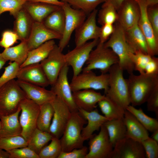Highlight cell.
I'll return each instance as SVG.
<instances>
[{
  "mask_svg": "<svg viewBox=\"0 0 158 158\" xmlns=\"http://www.w3.org/2000/svg\"><path fill=\"white\" fill-rule=\"evenodd\" d=\"M114 25L113 33L104 44L111 49L117 56L119 60L118 64L120 67L131 74L135 70L129 55L135 51L127 42L125 29L117 21Z\"/></svg>",
  "mask_w": 158,
  "mask_h": 158,
  "instance_id": "6da1fadb",
  "label": "cell"
},
{
  "mask_svg": "<svg viewBox=\"0 0 158 158\" xmlns=\"http://www.w3.org/2000/svg\"><path fill=\"white\" fill-rule=\"evenodd\" d=\"M129 90L130 104L140 106L146 102L150 95L158 85V75H151L133 73L127 79Z\"/></svg>",
  "mask_w": 158,
  "mask_h": 158,
  "instance_id": "7a4b0ae2",
  "label": "cell"
},
{
  "mask_svg": "<svg viewBox=\"0 0 158 158\" xmlns=\"http://www.w3.org/2000/svg\"><path fill=\"white\" fill-rule=\"evenodd\" d=\"M123 71L118 63L111 67L108 72L109 88L105 95L126 109L130 100L128 82L123 77Z\"/></svg>",
  "mask_w": 158,
  "mask_h": 158,
  "instance_id": "3957f363",
  "label": "cell"
},
{
  "mask_svg": "<svg viewBox=\"0 0 158 158\" xmlns=\"http://www.w3.org/2000/svg\"><path fill=\"white\" fill-rule=\"evenodd\" d=\"M87 122L78 111L71 113L63 133L59 139L62 152H69L84 146L85 140L82 137L81 132Z\"/></svg>",
  "mask_w": 158,
  "mask_h": 158,
  "instance_id": "277c9868",
  "label": "cell"
},
{
  "mask_svg": "<svg viewBox=\"0 0 158 158\" xmlns=\"http://www.w3.org/2000/svg\"><path fill=\"white\" fill-rule=\"evenodd\" d=\"M26 96L13 79L0 87V116L9 115L16 112Z\"/></svg>",
  "mask_w": 158,
  "mask_h": 158,
  "instance_id": "5b68a950",
  "label": "cell"
},
{
  "mask_svg": "<svg viewBox=\"0 0 158 158\" xmlns=\"http://www.w3.org/2000/svg\"><path fill=\"white\" fill-rule=\"evenodd\" d=\"M116 55L110 48L105 46L104 43H99L91 52L83 71L99 70L102 73H106L113 65L118 63Z\"/></svg>",
  "mask_w": 158,
  "mask_h": 158,
  "instance_id": "8992f818",
  "label": "cell"
},
{
  "mask_svg": "<svg viewBox=\"0 0 158 158\" xmlns=\"http://www.w3.org/2000/svg\"><path fill=\"white\" fill-rule=\"evenodd\" d=\"M109 78L108 73L97 75L92 71H83L73 77L70 84L72 92L87 89L103 90L105 94L109 88Z\"/></svg>",
  "mask_w": 158,
  "mask_h": 158,
  "instance_id": "52a82bcc",
  "label": "cell"
},
{
  "mask_svg": "<svg viewBox=\"0 0 158 158\" xmlns=\"http://www.w3.org/2000/svg\"><path fill=\"white\" fill-rule=\"evenodd\" d=\"M21 114L19 119L22 128L21 135L27 141L37 128L40 106L26 98L21 102Z\"/></svg>",
  "mask_w": 158,
  "mask_h": 158,
  "instance_id": "ba28073f",
  "label": "cell"
},
{
  "mask_svg": "<svg viewBox=\"0 0 158 158\" xmlns=\"http://www.w3.org/2000/svg\"><path fill=\"white\" fill-rule=\"evenodd\" d=\"M61 7L65 16L64 31L58 46L62 51L68 44L71 35L86 19L87 15L83 11L72 7L68 3L63 1Z\"/></svg>",
  "mask_w": 158,
  "mask_h": 158,
  "instance_id": "9c48e42d",
  "label": "cell"
},
{
  "mask_svg": "<svg viewBox=\"0 0 158 158\" xmlns=\"http://www.w3.org/2000/svg\"><path fill=\"white\" fill-rule=\"evenodd\" d=\"M89 139V152L85 158H110L114 147L104 125L98 134H93Z\"/></svg>",
  "mask_w": 158,
  "mask_h": 158,
  "instance_id": "30bf717a",
  "label": "cell"
},
{
  "mask_svg": "<svg viewBox=\"0 0 158 158\" xmlns=\"http://www.w3.org/2000/svg\"><path fill=\"white\" fill-rule=\"evenodd\" d=\"M50 102L53 107L54 112L49 132L53 138L60 139L71 112L67 105L57 96Z\"/></svg>",
  "mask_w": 158,
  "mask_h": 158,
  "instance_id": "8fae6325",
  "label": "cell"
},
{
  "mask_svg": "<svg viewBox=\"0 0 158 158\" xmlns=\"http://www.w3.org/2000/svg\"><path fill=\"white\" fill-rule=\"evenodd\" d=\"M99 42V39L87 42L75 48L64 54L66 64L71 67L73 71V77L80 73L83 66L86 62L89 55Z\"/></svg>",
  "mask_w": 158,
  "mask_h": 158,
  "instance_id": "7c38bea8",
  "label": "cell"
},
{
  "mask_svg": "<svg viewBox=\"0 0 158 158\" xmlns=\"http://www.w3.org/2000/svg\"><path fill=\"white\" fill-rule=\"evenodd\" d=\"M40 63L51 86L55 83L62 69L66 64L64 54L56 44L47 57Z\"/></svg>",
  "mask_w": 158,
  "mask_h": 158,
  "instance_id": "4fadbf2b",
  "label": "cell"
},
{
  "mask_svg": "<svg viewBox=\"0 0 158 158\" xmlns=\"http://www.w3.org/2000/svg\"><path fill=\"white\" fill-rule=\"evenodd\" d=\"M68 66L66 64L61 70L51 90L56 96L62 100L68 107L71 113L78 111V108L73 99L68 75Z\"/></svg>",
  "mask_w": 158,
  "mask_h": 158,
  "instance_id": "5bb4252c",
  "label": "cell"
},
{
  "mask_svg": "<svg viewBox=\"0 0 158 158\" xmlns=\"http://www.w3.org/2000/svg\"><path fill=\"white\" fill-rule=\"evenodd\" d=\"M145 151L141 142L126 137L114 147L110 158H145Z\"/></svg>",
  "mask_w": 158,
  "mask_h": 158,
  "instance_id": "9a60e30c",
  "label": "cell"
},
{
  "mask_svg": "<svg viewBox=\"0 0 158 158\" xmlns=\"http://www.w3.org/2000/svg\"><path fill=\"white\" fill-rule=\"evenodd\" d=\"M98 12L96 9L89 14L82 24L75 30V47L80 46L90 40L99 39L100 27L97 24Z\"/></svg>",
  "mask_w": 158,
  "mask_h": 158,
  "instance_id": "2e32d148",
  "label": "cell"
},
{
  "mask_svg": "<svg viewBox=\"0 0 158 158\" xmlns=\"http://www.w3.org/2000/svg\"><path fill=\"white\" fill-rule=\"evenodd\" d=\"M136 0L139 5L140 10L138 25L147 40L148 54L151 56H155L158 54V40L155 36L147 18V6L144 0Z\"/></svg>",
  "mask_w": 158,
  "mask_h": 158,
  "instance_id": "e0dca14e",
  "label": "cell"
},
{
  "mask_svg": "<svg viewBox=\"0 0 158 158\" xmlns=\"http://www.w3.org/2000/svg\"><path fill=\"white\" fill-rule=\"evenodd\" d=\"M61 37V34L46 27L43 22L34 21L27 40L29 51L36 48L49 40H59Z\"/></svg>",
  "mask_w": 158,
  "mask_h": 158,
  "instance_id": "ac0fdd59",
  "label": "cell"
},
{
  "mask_svg": "<svg viewBox=\"0 0 158 158\" xmlns=\"http://www.w3.org/2000/svg\"><path fill=\"white\" fill-rule=\"evenodd\" d=\"M117 13V21L125 30L138 22L140 15V7L136 0H124Z\"/></svg>",
  "mask_w": 158,
  "mask_h": 158,
  "instance_id": "d6986e66",
  "label": "cell"
},
{
  "mask_svg": "<svg viewBox=\"0 0 158 158\" xmlns=\"http://www.w3.org/2000/svg\"><path fill=\"white\" fill-rule=\"evenodd\" d=\"M16 80L27 97L40 106L51 102L56 96L51 90H48L45 87L23 80Z\"/></svg>",
  "mask_w": 158,
  "mask_h": 158,
  "instance_id": "ffe728a7",
  "label": "cell"
},
{
  "mask_svg": "<svg viewBox=\"0 0 158 158\" xmlns=\"http://www.w3.org/2000/svg\"><path fill=\"white\" fill-rule=\"evenodd\" d=\"M16 78L44 87L50 85L40 63L20 68Z\"/></svg>",
  "mask_w": 158,
  "mask_h": 158,
  "instance_id": "44dd1931",
  "label": "cell"
},
{
  "mask_svg": "<svg viewBox=\"0 0 158 158\" xmlns=\"http://www.w3.org/2000/svg\"><path fill=\"white\" fill-rule=\"evenodd\" d=\"M74 101L78 109L90 111L96 108L97 104L105 97L95 90L84 89L73 92Z\"/></svg>",
  "mask_w": 158,
  "mask_h": 158,
  "instance_id": "7402d4cb",
  "label": "cell"
},
{
  "mask_svg": "<svg viewBox=\"0 0 158 158\" xmlns=\"http://www.w3.org/2000/svg\"><path fill=\"white\" fill-rule=\"evenodd\" d=\"M78 111L87 122L86 126L83 127L81 132L85 141L89 139L95 131L99 130L108 120L104 116L99 114L96 108L90 111L78 109Z\"/></svg>",
  "mask_w": 158,
  "mask_h": 158,
  "instance_id": "603a6c76",
  "label": "cell"
},
{
  "mask_svg": "<svg viewBox=\"0 0 158 158\" xmlns=\"http://www.w3.org/2000/svg\"><path fill=\"white\" fill-rule=\"evenodd\" d=\"M61 7L47 3L28 0L25 3L23 7L34 21L43 22L50 14Z\"/></svg>",
  "mask_w": 158,
  "mask_h": 158,
  "instance_id": "cb8c5ba5",
  "label": "cell"
},
{
  "mask_svg": "<svg viewBox=\"0 0 158 158\" xmlns=\"http://www.w3.org/2000/svg\"><path fill=\"white\" fill-rule=\"evenodd\" d=\"M123 120L126 129V137L140 142L149 137L148 131L133 114L126 110Z\"/></svg>",
  "mask_w": 158,
  "mask_h": 158,
  "instance_id": "d4e9b609",
  "label": "cell"
},
{
  "mask_svg": "<svg viewBox=\"0 0 158 158\" xmlns=\"http://www.w3.org/2000/svg\"><path fill=\"white\" fill-rule=\"evenodd\" d=\"M21 110L19 107L18 110L13 114L0 116L1 123L0 138L21 135L22 128L18 117Z\"/></svg>",
  "mask_w": 158,
  "mask_h": 158,
  "instance_id": "484cf974",
  "label": "cell"
},
{
  "mask_svg": "<svg viewBox=\"0 0 158 158\" xmlns=\"http://www.w3.org/2000/svg\"><path fill=\"white\" fill-rule=\"evenodd\" d=\"M125 34L127 42L135 52L139 51L148 54L147 40L140 28L138 22L125 30Z\"/></svg>",
  "mask_w": 158,
  "mask_h": 158,
  "instance_id": "4316f807",
  "label": "cell"
},
{
  "mask_svg": "<svg viewBox=\"0 0 158 158\" xmlns=\"http://www.w3.org/2000/svg\"><path fill=\"white\" fill-rule=\"evenodd\" d=\"M13 30L21 41H27L29 36L33 20L23 8L15 17Z\"/></svg>",
  "mask_w": 158,
  "mask_h": 158,
  "instance_id": "83f0119b",
  "label": "cell"
},
{
  "mask_svg": "<svg viewBox=\"0 0 158 158\" xmlns=\"http://www.w3.org/2000/svg\"><path fill=\"white\" fill-rule=\"evenodd\" d=\"M56 44L54 40L47 41L38 47L29 51L27 58L20 68L40 63L46 58Z\"/></svg>",
  "mask_w": 158,
  "mask_h": 158,
  "instance_id": "f1b7e54d",
  "label": "cell"
},
{
  "mask_svg": "<svg viewBox=\"0 0 158 158\" xmlns=\"http://www.w3.org/2000/svg\"><path fill=\"white\" fill-rule=\"evenodd\" d=\"M97 104L104 116L108 120L123 118L126 109L106 95Z\"/></svg>",
  "mask_w": 158,
  "mask_h": 158,
  "instance_id": "f546056e",
  "label": "cell"
},
{
  "mask_svg": "<svg viewBox=\"0 0 158 158\" xmlns=\"http://www.w3.org/2000/svg\"><path fill=\"white\" fill-rule=\"evenodd\" d=\"M29 51L27 41H24L16 46L5 49L1 54L7 61L15 62L20 66L26 60Z\"/></svg>",
  "mask_w": 158,
  "mask_h": 158,
  "instance_id": "4dcf8cb0",
  "label": "cell"
},
{
  "mask_svg": "<svg viewBox=\"0 0 158 158\" xmlns=\"http://www.w3.org/2000/svg\"><path fill=\"white\" fill-rule=\"evenodd\" d=\"M103 125L113 147L117 142L126 137V129L123 118L108 120Z\"/></svg>",
  "mask_w": 158,
  "mask_h": 158,
  "instance_id": "1f68e13d",
  "label": "cell"
},
{
  "mask_svg": "<svg viewBox=\"0 0 158 158\" xmlns=\"http://www.w3.org/2000/svg\"><path fill=\"white\" fill-rule=\"evenodd\" d=\"M53 138L49 132L37 128L28 140L27 146L38 155L42 149Z\"/></svg>",
  "mask_w": 158,
  "mask_h": 158,
  "instance_id": "d6a6232c",
  "label": "cell"
},
{
  "mask_svg": "<svg viewBox=\"0 0 158 158\" xmlns=\"http://www.w3.org/2000/svg\"><path fill=\"white\" fill-rule=\"evenodd\" d=\"M65 22V16L61 6L50 14L43 23L49 29L62 35L64 31Z\"/></svg>",
  "mask_w": 158,
  "mask_h": 158,
  "instance_id": "836d02e7",
  "label": "cell"
},
{
  "mask_svg": "<svg viewBox=\"0 0 158 158\" xmlns=\"http://www.w3.org/2000/svg\"><path fill=\"white\" fill-rule=\"evenodd\" d=\"M126 109L133 114L148 131L153 132L158 129L157 119L149 116L141 108L137 109L129 105Z\"/></svg>",
  "mask_w": 158,
  "mask_h": 158,
  "instance_id": "e575fe53",
  "label": "cell"
},
{
  "mask_svg": "<svg viewBox=\"0 0 158 158\" xmlns=\"http://www.w3.org/2000/svg\"><path fill=\"white\" fill-rule=\"evenodd\" d=\"M54 112V108L51 102L40 105L37 122V128L49 132Z\"/></svg>",
  "mask_w": 158,
  "mask_h": 158,
  "instance_id": "d590c367",
  "label": "cell"
},
{
  "mask_svg": "<svg viewBox=\"0 0 158 158\" xmlns=\"http://www.w3.org/2000/svg\"><path fill=\"white\" fill-rule=\"evenodd\" d=\"M97 21L101 25L105 24H114L117 21V11L111 4L105 2L98 12Z\"/></svg>",
  "mask_w": 158,
  "mask_h": 158,
  "instance_id": "8d00e7d4",
  "label": "cell"
},
{
  "mask_svg": "<svg viewBox=\"0 0 158 158\" xmlns=\"http://www.w3.org/2000/svg\"><path fill=\"white\" fill-rule=\"evenodd\" d=\"M108 0H61L68 3L73 8L80 10L89 15L97 7Z\"/></svg>",
  "mask_w": 158,
  "mask_h": 158,
  "instance_id": "74e56055",
  "label": "cell"
},
{
  "mask_svg": "<svg viewBox=\"0 0 158 158\" xmlns=\"http://www.w3.org/2000/svg\"><path fill=\"white\" fill-rule=\"evenodd\" d=\"M62 151L59 139L53 138L50 143L42 149L38 155L40 158H58Z\"/></svg>",
  "mask_w": 158,
  "mask_h": 158,
  "instance_id": "f35d334b",
  "label": "cell"
},
{
  "mask_svg": "<svg viewBox=\"0 0 158 158\" xmlns=\"http://www.w3.org/2000/svg\"><path fill=\"white\" fill-rule=\"evenodd\" d=\"M27 146L28 141L21 135L0 138V148L7 152Z\"/></svg>",
  "mask_w": 158,
  "mask_h": 158,
  "instance_id": "ab89813d",
  "label": "cell"
},
{
  "mask_svg": "<svg viewBox=\"0 0 158 158\" xmlns=\"http://www.w3.org/2000/svg\"><path fill=\"white\" fill-rule=\"evenodd\" d=\"M28 0H0V16L3 13L8 11L15 18L24 4Z\"/></svg>",
  "mask_w": 158,
  "mask_h": 158,
  "instance_id": "60d3db41",
  "label": "cell"
},
{
  "mask_svg": "<svg viewBox=\"0 0 158 158\" xmlns=\"http://www.w3.org/2000/svg\"><path fill=\"white\" fill-rule=\"evenodd\" d=\"M152 56L141 51H137L129 55L130 59L133 63L135 70L140 74H145V67Z\"/></svg>",
  "mask_w": 158,
  "mask_h": 158,
  "instance_id": "b9f144b4",
  "label": "cell"
},
{
  "mask_svg": "<svg viewBox=\"0 0 158 158\" xmlns=\"http://www.w3.org/2000/svg\"><path fill=\"white\" fill-rule=\"evenodd\" d=\"M20 65L15 62H9L4 68V71L0 77V87L9 81L16 78Z\"/></svg>",
  "mask_w": 158,
  "mask_h": 158,
  "instance_id": "7bdbcfd3",
  "label": "cell"
},
{
  "mask_svg": "<svg viewBox=\"0 0 158 158\" xmlns=\"http://www.w3.org/2000/svg\"><path fill=\"white\" fill-rule=\"evenodd\" d=\"M141 143L145 151L146 157L158 158V142L149 137Z\"/></svg>",
  "mask_w": 158,
  "mask_h": 158,
  "instance_id": "ee69618b",
  "label": "cell"
},
{
  "mask_svg": "<svg viewBox=\"0 0 158 158\" xmlns=\"http://www.w3.org/2000/svg\"><path fill=\"white\" fill-rule=\"evenodd\" d=\"M9 158H40L38 155L28 146L15 149L8 152Z\"/></svg>",
  "mask_w": 158,
  "mask_h": 158,
  "instance_id": "f6af8a7d",
  "label": "cell"
},
{
  "mask_svg": "<svg viewBox=\"0 0 158 158\" xmlns=\"http://www.w3.org/2000/svg\"><path fill=\"white\" fill-rule=\"evenodd\" d=\"M147 14L155 36L158 40V5L148 7Z\"/></svg>",
  "mask_w": 158,
  "mask_h": 158,
  "instance_id": "bcb514c9",
  "label": "cell"
},
{
  "mask_svg": "<svg viewBox=\"0 0 158 158\" xmlns=\"http://www.w3.org/2000/svg\"><path fill=\"white\" fill-rule=\"evenodd\" d=\"M19 38L13 31L6 30L3 32L0 40V47L5 49L11 47L16 43Z\"/></svg>",
  "mask_w": 158,
  "mask_h": 158,
  "instance_id": "7dc6e473",
  "label": "cell"
},
{
  "mask_svg": "<svg viewBox=\"0 0 158 158\" xmlns=\"http://www.w3.org/2000/svg\"><path fill=\"white\" fill-rule=\"evenodd\" d=\"M146 102L148 111L154 112L158 117V85L151 92Z\"/></svg>",
  "mask_w": 158,
  "mask_h": 158,
  "instance_id": "c3c4849f",
  "label": "cell"
},
{
  "mask_svg": "<svg viewBox=\"0 0 158 158\" xmlns=\"http://www.w3.org/2000/svg\"><path fill=\"white\" fill-rule=\"evenodd\" d=\"M88 149L87 147L83 146L68 152L62 151L58 158H85L88 152Z\"/></svg>",
  "mask_w": 158,
  "mask_h": 158,
  "instance_id": "681fc988",
  "label": "cell"
},
{
  "mask_svg": "<svg viewBox=\"0 0 158 158\" xmlns=\"http://www.w3.org/2000/svg\"><path fill=\"white\" fill-rule=\"evenodd\" d=\"M114 30V24H105L102 25L99 37V42L104 43L109 38Z\"/></svg>",
  "mask_w": 158,
  "mask_h": 158,
  "instance_id": "f907efd6",
  "label": "cell"
},
{
  "mask_svg": "<svg viewBox=\"0 0 158 158\" xmlns=\"http://www.w3.org/2000/svg\"><path fill=\"white\" fill-rule=\"evenodd\" d=\"M145 73L148 75H158V58L152 56L146 66Z\"/></svg>",
  "mask_w": 158,
  "mask_h": 158,
  "instance_id": "816d5d0a",
  "label": "cell"
},
{
  "mask_svg": "<svg viewBox=\"0 0 158 158\" xmlns=\"http://www.w3.org/2000/svg\"><path fill=\"white\" fill-rule=\"evenodd\" d=\"M33 2H39L52 4L60 6L63 4V2L59 0H28Z\"/></svg>",
  "mask_w": 158,
  "mask_h": 158,
  "instance_id": "f5cc1de1",
  "label": "cell"
},
{
  "mask_svg": "<svg viewBox=\"0 0 158 158\" xmlns=\"http://www.w3.org/2000/svg\"><path fill=\"white\" fill-rule=\"evenodd\" d=\"M124 0H108L106 2L111 4L116 8L117 11L121 5Z\"/></svg>",
  "mask_w": 158,
  "mask_h": 158,
  "instance_id": "db71d44e",
  "label": "cell"
},
{
  "mask_svg": "<svg viewBox=\"0 0 158 158\" xmlns=\"http://www.w3.org/2000/svg\"><path fill=\"white\" fill-rule=\"evenodd\" d=\"M148 7L158 4V0H144Z\"/></svg>",
  "mask_w": 158,
  "mask_h": 158,
  "instance_id": "11a10c76",
  "label": "cell"
},
{
  "mask_svg": "<svg viewBox=\"0 0 158 158\" xmlns=\"http://www.w3.org/2000/svg\"><path fill=\"white\" fill-rule=\"evenodd\" d=\"M10 154L7 151L2 149L0 150V158H9Z\"/></svg>",
  "mask_w": 158,
  "mask_h": 158,
  "instance_id": "9f6ffc18",
  "label": "cell"
},
{
  "mask_svg": "<svg viewBox=\"0 0 158 158\" xmlns=\"http://www.w3.org/2000/svg\"><path fill=\"white\" fill-rule=\"evenodd\" d=\"M152 133H153L151 138L158 142V129L154 131Z\"/></svg>",
  "mask_w": 158,
  "mask_h": 158,
  "instance_id": "6f0895ef",
  "label": "cell"
},
{
  "mask_svg": "<svg viewBox=\"0 0 158 158\" xmlns=\"http://www.w3.org/2000/svg\"><path fill=\"white\" fill-rule=\"evenodd\" d=\"M6 61L2 56L1 53H0V70L4 66Z\"/></svg>",
  "mask_w": 158,
  "mask_h": 158,
  "instance_id": "680465c9",
  "label": "cell"
},
{
  "mask_svg": "<svg viewBox=\"0 0 158 158\" xmlns=\"http://www.w3.org/2000/svg\"><path fill=\"white\" fill-rule=\"evenodd\" d=\"M1 121L0 120V128L1 127Z\"/></svg>",
  "mask_w": 158,
  "mask_h": 158,
  "instance_id": "91938a15",
  "label": "cell"
},
{
  "mask_svg": "<svg viewBox=\"0 0 158 158\" xmlns=\"http://www.w3.org/2000/svg\"><path fill=\"white\" fill-rule=\"evenodd\" d=\"M1 149L0 148V150H1Z\"/></svg>",
  "mask_w": 158,
  "mask_h": 158,
  "instance_id": "94428289",
  "label": "cell"
}]
</instances>
